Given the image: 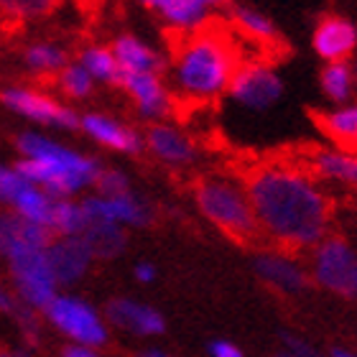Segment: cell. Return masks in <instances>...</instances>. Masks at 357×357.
Here are the masks:
<instances>
[{"mask_svg": "<svg viewBox=\"0 0 357 357\" xmlns=\"http://www.w3.org/2000/svg\"><path fill=\"white\" fill-rule=\"evenodd\" d=\"M240 59L230 36L220 29H204L184 36L174 46L172 89L178 100L202 105L227 95Z\"/></svg>", "mask_w": 357, "mask_h": 357, "instance_id": "2", "label": "cell"}, {"mask_svg": "<svg viewBox=\"0 0 357 357\" xmlns=\"http://www.w3.org/2000/svg\"><path fill=\"white\" fill-rule=\"evenodd\" d=\"M82 207L87 220L95 222H112L120 227H149L153 222V207L138 197L135 192L120 194V197H100V194H84Z\"/></svg>", "mask_w": 357, "mask_h": 357, "instance_id": "11", "label": "cell"}, {"mask_svg": "<svg viewBox=\"0 0 357 357\" xmlns=\"http://www.w3.org/2000/svg\"><path fill=\"white\" fill-rule=\"evenodd\" d=\"M232 102L253 112H263L273 107L283 95V79L278 77L268 61L253 59V61H240L238 72L232 77V84L227 89Z\"/></svg>", "mask_w": 357, "mask_h": 357, "instance_id": "9", "label": "cell"}, {"mask_svg": "<svg viewBox=\"0 0 357 357\" xmlns=\"http://www.w3.org/2000/svg\"><path fill=\"white\" fill-rule=\"evenodd\" d=\"M49 8L52 6L46 0H6V3H0V10L13 18H36V15L46 13Z\"/></svg>", "mask_w": 357, "mask_h": 357, "instance_id": "34", "label": "cell"}, {"mask_svg": "<svg viewBox=\"0 0 357 357\" xmlns=\"http://www.w3.org/2000/svg\"><path fill=\"white\" fill-rule=\"evenodd\" d=\"M321 89L332 102H347L352 95V84H355V75L347 61H337V64H327L321 69Z\"/></svg>", "mask_w": 357, "mask_h": 357, "instance_id": "30", "label": "cell"}, {"mask_svg": "<svg viewBox=\"0 0 357 357\" xmlns=\"http://www.w3.org/2000/svg\"><path fill=\"white\" fill-rule=\"evenodd\" d=\"M44 321L54 332H59L72 347H87V350H102L110 342V324L92 301L79 294L61 291L52 304L44 309Z\"/></svg>", "mask_w": 357, "mask_h": 357, "instance_id": "5", "label": "cell"}, {"mask_svg": "<svg viewBox=\"0 0 357 357\" xmlns=\"http://www.w3.org/2000/svg\"><path fill=\"white\" fill-rule=\"evenodd\" d=\"M309 172L319 178L357 186V153L340 149H317L309 156Z\"/></svg>", "mask_w": 357, "mask_h": 357, "instance_id": "21", "label": "cell"}, {"mask_svg": "<svg viewBox=\"0 0 357 357\" xmlns=\"http://www.w3.org/2000/svg\"><path fill=\"white\" fill-rule=\"evenodd\" d=\"M133 275H135V281H138V283L149 286V283H153L158 278V268L153 266L151 261H138L133 266Z\"/></svg>", "mask_w": 357, "mask_h": 357, "instance_id": "37", "label": "cell"}, {"mask_svg": "<svg viewBox=\"0 0 357 357\" xmlns=\"http://www.w3.org/2000/svg\"><path fill=\"white\" fill-rule=\"evenodd\" d=\"M146 8L158 15L164 26L181 33V38L204 31L215 13L212 0H149Z\"/></svg>", "mask_w": 357, "mask_h": 357, "instance_id": "17", "label": "cell"}, {"mask_svg": "<svg viewBox=\"0 0 357 357\" xmlns=\"http://www.w3.org/2000/svg\"><path fill=\"white\" fill-rule=\"evenodd\" d=\"M0 314L8 317V319H13L15 327L21 329V335L31 344H38V340H41V317H38V312L29 309L21 298L15 296L10 283L3 281H0Z\"/></svg>", "mask_w": 357, "mask_h": 357, "instance_id": "27", "label": "cell"}, {"mask_svg": "<svg viewBox=\"0 0 357 357\" xmlns=\"http://www.w3.org/2000/svg\"><path fill=\"white\" fill-rule=\"evenodd\" d=\"M87 215L82 207V197L79 199H59L56 202V212H54L52 235L54 238H79L87 227Z\"/></svg>", "mask_w": 357, "mask_h": 357, "instance_id": "29", "label": "cell"}, {"mask_svg": "<svg viewBox=\"0 0 357 357\" xmlns=\"http://www.w3.org/2000/svg\"><path fill=\"white\" fill-rule=\"evenodd\" d=\"M143 143L151 156L166 166H189L197 161V146L186 130L174 123H153L143 133Z\"/></svg>", "mask_w": 357, "mask_h": 357, "instance_id": "18", "label": "cell"}, {"mask_svg": "<svg viewBox=\"0 0 357 357\" xmlns=\"http://www.w3.org/2000/svg\"><path fill=\"white\" fill-rule=\"evenodd\" d=\"M253 271L268 289L286 294V296L304 294L312 281L309 271L298 263V258H294L289 250H281V248L258 250L253 255Z\"/></svg>", "mask_w": 357, "mask_h": 357, "instance_id": "10", "label": "cell"}, {"mask_svg": "<svg viewBox=\"0 0 357 357\" xmlns=\"http://www.w3.org/2000/svg\"><path fill=\"white\" fill-rule=\"evenodd\" d=\"M135 357H174V355H169L166 350H158V347H149V350L138 352Z\"/></svg>", "mask_w": 357, "mask_h": 357, "instance_id": "39", "label": "cell"}, {"mask_svg": "<svg viewBox=\"0 0 357 357\" xmlns=\"http://www.w3.org/2000/svg\"><path fill=\"white\" fill-rule=\"evenodd\" d=\"M123 75H164L166 56L135 33H120L110 44Z\"/></svg>", "mask_w": 357, "mask_h": 357, "instance_id": "20", "label": "cell"}, {"mask_svg": "<svg viewBox=\"0 0 357 357\" xmlns=\"http://www.w3.org/2000/svg\"><path fill=\"white\" fill-rule=\"evenodd\" d=\"M120 89L133 100L135 110L143 120L166 123L174 110V89L164 79V75H123Z\"/></svg>", "mask_w": 357, "mask_h": 357, "instance_id": "13", "label": "cell"}, {"mask_svg": "<svg viewBox=\"0 0 357 357\" xmlns=\"http://www.w3.org/2000/svg\"><path fill=\"white\" fill-rule=\"evenodd\" d=\"M52 232L6 209L0 212V258L6 263L31 253H41L52 243Z\"/></svg>", "mask_w": 357, "mask_h": 357, "instance_id": "15", "label": "cell"}, {"mask_svg": "<svg viewBox=\"0 0 357 357\" xmlns=\"http://www.w3.org/2000/svg\"><path fill=\"white\" fill-rule=\"evenodd\" d=\"M0 105L18 118L29 120L33 126L54 128V130H77L82 115L67 102H59L56 97L46 95L41 89L26 87V84H10L0 92Z\"/></svg>", "mask_w": 357, "mask_h": 357, "instance_id": "7", "label": "cell"}, {"mask_svg": "<svg viewBox=\"0 0 357 357\" xmlns=\"http://www.w3.org/2000/svg\"><path fill=\"white\" fill-rule=\"evenodd\" d=\"M128 192H133V184H130V176L123 169H115V166L102 169V174H100L95 184V194H100V197H120V194Z\"/></svg>", "mask_w": 357, "mask_h": 357, "instance_id": "32", "label": "cell"}, {"mask_svg": "<svg viewBox=\"0 0 357 357\" xmlns=\"http://www.w3.org/2000/svg\"><path fill=\"white\" fill-rule=\"evenodd\" d=\"M194 204L202 212V217L209 225H215L217 230H222L225 235L240 243H253L261 238L253 204H250L243 181L227 176L202 178L194 186Z\"/></svg>", "mask_w": 357, "mask_h": 357, "instance_id": "4", "label": "cell"}, {"mask_svg": "<svg viewBox=\"0 0 357 357\" xmlns=\"http://www.w3.org/2000/svg\"><path fill=\"white\" fill-rule=\"evenodd\" d=\"M230 23L240 36H245L248 41H253L258 46H275L281 41L278 29L271 21V15H266L255 6H232Z\"/></svg>", "mask_w": 357, "mask_h": 357, "instance_id": "22", "label": "cell"}, {"mask_svg": "<svg viewBox=\"0 0 357 357\" xmlns=\"http://www.w3.org/2000/svg\"><path fill=\"white\" fill-rule=\"evenodd\" d=\"M0 357H21V352L18 350H3L0 352Z\"/></svg>", "mask_w": 357, "mask_h": 357, "instance_id": "41", "label": "cell"}, {"mask_svg": "<svg viewBox=\"0 0 357 357\" xmlns=\"http://www.w3.org/2000/svg\"><path fill=\"white\" fill-rule=\"evenodd\" d=\"M281 344L283 347L278 352H273V357H321L314 344H309L306 340H301L296 335H291V332H283Z\"/></svg>", "mask_w": 357, "mask_h": 357, "instance_id": "35", "label": "cell"}, {"mask_svg": "<svg viewBox=\"0 0 357 357\" xmlns=\"http://www.w3.org/2000/svg\"><path fill=\"white\" fill-rule=\"evenodd\" d=\"M15 151L21 153V161L15 164L18 174L56 199H75L87 189H95L102 174L97 158L69 149L38 130H23L15 135Z\"/></svg>", "mask_w": 357, "mask_h": 357, "instance_id": "3", "label": "cell"}, {"mask_svg": "<svg viewBox=\"0 0 357 357\" xmlns=\"http://www.w3.org/2000/svg\"><path fill=\"white\" fill-rule=\"evenodd\" d=\"M312 44L314 52L327 64L347 61V56L357 49V26L344 15H321L314 29Z\"/></svg>", "mask_w": 357, "mask_h": 357, "instance_id": "19", "label": "cell"}, {"mask_svg": "<svg viewBox=\"0 0 357 357\" xmlns=\"http://www.w3.org/2000/svg\"><path fill=\"white\" fill-rule=\"evenodd\" d=\"M46 258L61 289H72L84 281L95 266V255L89 253L82 238H52L46 248Z\"/></svg>", "mask_w": 357, "mask_h": 357, "instance_id": "16", "label": "cell"}, {"mask_svg": "<svg viewBox=\"0 0 357 357\" xmlns=\"http://www.w3.org/2000/svg\"><path fill=\"white\" fill-rule=\"evenodd\" d=\"M312 281L342 298H357V250L340 235H327L312 250Z\"/></svg>", "mask_w": 357, "mask_h": 357, "instance_id": "6", "label": "cell"}, {"mask_svg": "<svg viewBox=\"0 0 357 357\" xmlns=\"http://www.w3.org/2000/svg\"><path fill=\"white\" fill-rule=\"evenodd\" d=\"M8 278H10V289L15 296L38 314H44L46 306L61 294V286L54 275L52 266H49L46 250L10 261L8 263Z\"/></svg>", "mask_w": 357, "mask_h": 357, "instance_id": "8", "label": "cell"}, {"mask_svg": "<svg viewBox=\"0 0 357 357\" xmlns=\"http://www.w3.org/2000/svg\"><path fill=\"white\" fill-rule=\"evenodd\" d=\"M317 123H319L321 133L340 146V151H355L357 153V105L319 112Z\"/></svg>", "mask_w": 357, "mask_h": 357, "instance_id": "25", "label": "cell"}, {"mask_svg": "<svg viewBox=\"0 0 357 357\" xmlns=\"http://www.w3.org/2000/svg\"><path fill=\"white\" fill-rule=\"evenodd\" d=\"M105 319L110 329H120L130 337L151 340L166 332V317L153 304H146L141 298L115 296L105 304Z\"/></svg>", "mask_w": 357, "mask_h": 357, "instance_id": "12", "label": "cell"}, {"mask_svg": "<svg viewBox=\"0 0 357 357\" xmlns=\"http://www.w3.org/2000/svg\"><path fill=\"white\" fill-rule=\"evenodd\" d=\"M79 130L97 146L123 153V156H138L146 149L143 135L133 126H128L112 115H105V112H84L79 120Z\"/></svg>", "mask_w": 357, "mask_h": 357, "instance_id": "14", "label": "cell"}, {"mask_svg": "<svg viewBox=\"0 0 357 357\" xmlns=\"http://www.w3.org/2000/svg\"><path fill=\"white\" fill-rule=\"evenodd\" d=\"M56 202L59 199L52 197L49 192L29 184L21 194H18V199L13 202L10 212H15V215L23 217V220H29V222H33V225H38V227H44V230L52 232Z\"/></svg>", "mask_w": 357, "mask_h": 357, "instance_id": "24", "label": "cell"}, {"mask_svg": "<svg viewBox=\"0 0 357 357\" xmlns=\"http://www.w3.org/2000/svg\"><path fill=\"white\" fill-rule=\"evenodd\" d=\"M95 84L97 82L87 75V69L79 61H69L67 67L59 72V77H56V87L69 100H84V97H89Z\"/></svg>", "mask_w": 357, "mask_h": 357, "instance_id": "31", "label": "cell"}, {"mask_svg": "<svg viewBox=\"0 0 357 357\" xmlns=\"http://www.w3.org/2000/svg\"><path fill=\"white\" fill-rule=\"evenodd\" d=\"M61 357H105V355L100 350H87V347H72V344H67L61 350Z\"/></svg>", "mask_w": 357, "mask_h": 357, "instance_id": "38", "label": "cell"}, {"mask_svg": "<svg viewBox=\"0 0 357 357\" xmlns=\"http://www.w3.org/2000/svg\"><path fill=\"white\" fill-rule=\"evenodd\" d=\"M329 357H357V352L344 350V347H335V350L329 352Z\"/></svg>", "mask_w": 357, "mask_h": 357, "instance_id": "40", "label": "cell"}, {"mask_svg": "<svg viewBox=\"0 0 357 357\" xmlns=\"http://www.w3.org/2000/svg\"><path fill=\"white\" fill-rule=\"evenodd\" d=\"M207 355L209 357H245V352L240 350L232 340H212L207 344Z\"/></svg>", "mask_w": 357, "mask_h": 357, "instance_id": "36", "label": "cell"}, {"mask_svg": "<svg viewBox=\"0 0 357 357\" xmlns=\"http://www.w3.org/2000/svg\"><path fill=\"white\" fill-rule=\"evenodd\" d=\"M77 61L87 69V75L100 84H118L120 87V79H123V69H120L118 59H115V54H112L110 46L105 44H89L84 46Z\"/></svg>", "mask_w": 357, "mask_h": 357, "instance_id": "28", "label": "cell"}, {"mask_svg": "<svg viewBox=\"0 0 357 357\" xmlns=\"http://www.w3.org/2000/svg\"><path fill=\"white\" fill-rule=\"evenodd\" d=\"M79 238L84 240L89 253L95 255V261H115L118 255L126 253L128 248L126 227L112 222H95V220H89Z\"/></svg>", "mask_w": 357, "mask_h": 357, "instance_id": "23", "label": "cell"}, {"mask_svg": "<svg viewBox=\"0 0 357 357\" xmlns=\"http://www.w3.org/2000/svg\"><path fill=\"white\" fill-rule=\"evenodd\" d=\"M258 230L281 250H314L329 235L332 202L309 169L266 161L243 178Z\"/></svg>", "mask_w": 357, "mask_h": 357, "instance_id": "1", "label": "cell"}, {"mask_svg": "<svg viewBox=\"0 0 357 357\" xmlns=\"http://www.w3.org/2000/svg\"><path fill=\"white\" fill-rule=\"evenodd\" d=\"M23 64L29 67L31 75L36 77H46V75L59 77L61 69L69 64V54L56 41H33L23 52Z\"/></svg>", "mask_w": 357, "mask_h": 357, "instance_id": "26", "label": "cell"}, {"mask_svg": "<svg viewBox=\"0 0 357 357\" xmlns=\"http://www.w3.org/2000/svg\"><path fill=\"white\" fill-rule=\"evenodd\" d=\"M29 186V181L18 174L15 166L0 164V204H6L8 209L13 207V202L18 199V194Z\"/></svg>", "mask_w": 357, "mask_h": 357, "instance_id": "33", "label": "cell"}]
</instances>
